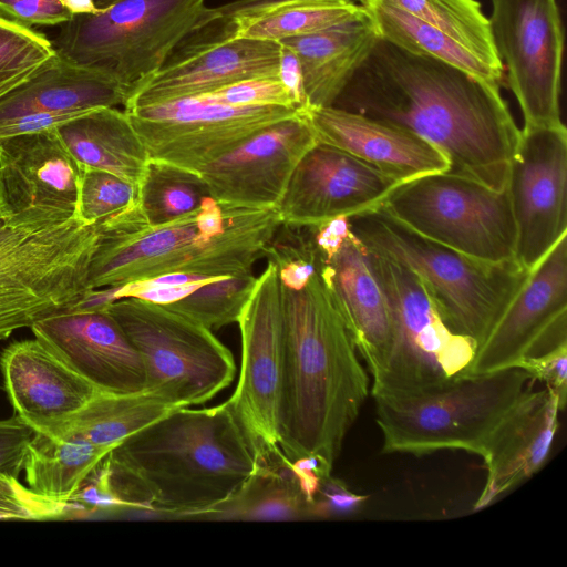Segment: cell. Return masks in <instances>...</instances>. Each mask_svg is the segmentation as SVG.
<instances>
[{
  "label": "cell",
  "mask_w": 567,
  "mask_h": 567,
  "mask_svg": "<svg viewBox=\"0 0 567 567\" xmlns=\"http://www.w3.org/2000/svg\"><path fill=\"white\" fill-rule=\"evenodd\" d=\"M104 463L126 509L198 519L233 497L260 461L226 401L174 409L114 446Z\"/></svg>",
  "instance_id": "obj_2"
},
{
  "label": "cell",
  "mask_w": 567,
  "mask_h": 567,
  "mask_svg": "<svg viewBox=\"0 0 567 567\" xmlns=\"http://www.w3.org/2000/svg\"><path fill=\"white\" fill-rule=\"evenodd\" d=\"M317 142L301 111L258 131L199 174L223 206L276 208L296 165Z\"/></svg>",
  "instance_id": "obj_18"
},
{
  "label": "cell",
  "mask_w": 567,
  "mask_h": 567,
  "mask_svg": "<svg viewBox=\"0 0 567 567\" xmlns=\"http://www.w3.org/2000/svg\"><path fill=\"white\" fill-rule=\"evenodd\" d=\"M138 204V186L112 173L84 167L81 175L78 217L100 223Z\"/></svg>",
  "instance_id": "obj_39"
},
{
  "label": "cell",
  "mask_w": 567,
  "mask_h": 567,
  "mask_svg": "<svg viewBox=\"0 0 567 567\" xmlns=\"http://www.w3.org/2000/svg\"><path fill=\"white\" fill-rule=\"evenodd\" d=\"M359 4H383L402 10L461 43L503 75L489 19L476 0H360Z\"/></svg>",
  "instance_id": "obj_33"
},
{
  "label": "cell",
  "mask_w": 567,
  "mask_h": 567,
  "mask_svg": "<svg viewBox=\"0 0 567 567\" xmlns=\"http://www.w3.org/2000/svg\"><path fill=\"white\" fill-rule=\"evenodd\" d=\"M280 224L276 208L223 206L207 197L195 210L152 226L137 204L99 223L87 290L169 274H245L266 256Z\"/></svg>",
  "instance_id": "obj_4"
},
{
  "label": "cell",
  "mask_w": 567,
  "mask_h": 567,
  "mask_svg": "<svg viewBox=\"0 0 567 567\" xmlns=\"http://www.w3.org/2000/svg\"><path fill=\"white\" fill-rule=\"evenodd\" d=\"M319 269L299 289L280 285L284 379L279 449L287 463L318 455L333 467L368 399L370 381Z\"/></svg>",
  "instance_id": "obj_3"
},
{
  "label": "cell",
  "mask_w": 567,
  "mask_h": 567,
  "mask_svg": "<svg viewBox=\"0 0 567 567\" xmlns=\"http://www.w3.org/2000/svg\"><path fill=\"white\" fill-rule=\"evenodd\" d=\"M55 53L44 34L0 16V99L29 79Z\"/></svg>",
  "instance_id": "obj_38"
},
{
  "label": "cell",
  "mask_w": 567,
  "mask_h": 567,
  "mask_svg": "<svg viewBox=\"0 0 567 567\" xmlns=\"http://www.w3.org/2000/svg\"><path fill=\"white\" fill-rule=\"evenodd\" d=\"M198 96L231 106L277 105L301 110L280 78L241 81Z\"/></svg>",
  "instance_id": "obj_42"
},
{
  "label": "cell",
  "mask_w": 567,
  "mask_h": 567,
  "mask_svg": "<svg viewBox=\"0 0 567 567\" xmlns=\"http://www.w3.org/2000/svg\"><path fill=\"white\" fill-rule=\"evenodd\" d=\"M82 171L55 127L0 138V215L31 229L78 217Z\"/></svg>",
  "instance_id": "obj_16"
},
{
  "label": "cell",
  "mask_w": 567,
  "mask_h": 567,
  "mask_svg": "<svg viewBox=\"0 0 567 567\" xmlns=\"http://www.w3.org/2000/svg\"><path fill=\"white\" fill-rule=\"evenodd\" d=\"M368 251L391 317L385 364L370 390L373 399L417 394L463 373L474 358L475 342L450 328L415 274L378 252Z\"/></svg>",
  "instance_id": "obj_8"
},
{
  "label": "cell",
  "mask_w": 567,
  "mask_h": 567,
  "mask_svg": "<svg viewBox=\"0 0 567 567\" xmlns=\"http://www.w3.org/2000/svg\"><path fill=\"white\" fill-rule=\"evenodd\" d=\"M55 131L82 166L112 173L137 186L141 183L150 157L124 110L93 109Z\"/></svg>",
  "instance_id": "obj_28"
},
{
  "label": "cell",
  "mask_w": 567,
  "mask_h": 567,
  "mask_svg": "<svg viewBox=\"0 0 567 567\" xmlns=\"http://www.w3.org/2000/svg\"><path fill=\"white\" fill-rule=\"evenodd\" d=\"M281 56V43L249 38L175 51L132 92L124 110L194 97L241 81L280 78Z\"/></svg>",
  "instance_id": "obj_20"
},
{
  "label": "cell",
  "mask_w": 567,
  "mask_h": 567,
  "mask_svg": "<svg viewBox=\"0 0 567 567\" xmlns=\"http://www.w3.org/2000/svg\"><path fill=\"white\" fill-rule=\"evenodd\" d=\"M120 0H92L97 10L105 9Z\"/></svg>",
  "instance_id": "obj_49"
},
{
  "label": "cell",
  "mask_w": 567,
  "mask_h": 567,
  "mask_svg": "<svg viewBox=\"0 0 567 567\" xmlns=\"http://www.w3.org/2000/svg\"><path fill=\"white\" fill-rule=\"evenodd\" d=\"M280 80L292 94L301 110H303L305 103L299 62L293 52L284 45L280 64Z\"/></svg>",
  "instance_id": "obj_48"
},
{
  "label": "cell",
  "mask_w": 567,
  "mask_h": 567,
  "mask_svg": "<svg viewBox=\"0 0 567 567\" xmlns=\"http://www.w3.org/2000/svg\"><path fill=\"white\" fill-rule=\"evenodd\" d=\"M212 197L198 172L150 158L138 184V206L148 225L169 223Z\"/></svg>",
  "instance_id": "obj_35"
},
{
  "label": "cell",
  "mask_w": 567,
  "mask_h": 567,
  "mask_svg": "<svg viewBox=\"0 0 567 567\" xmlns=\"http://www.w3.org/2000/svg\"><path fill=\"white\" fill-rule=\"evenodd\" d=\"M287 465L310 503L313 502L322 481L330 476L332 471V466L318 455H303Z\"/></svg>",
  "instance_id": "obj_47"
},
{
  "label": "cell",
  "mask_w": 567,
  "mask_h": 567,
  "mask_svg": "<svg viewBox=\"0 0 567 567\" xmlns=\"http://www.w3.org/2000/svg\"><path fill=\"white\" fill-rule=\"evenodd\" d=\"M364 13L361 4L342 0L299 2L234 27L223 41L249 38L280 42L330 28Z\"/></svg>",
  "instance_id": "obj_36"
},
{
  "label": "cell",
  "mask_w": 567,
  "mask_h": 567,
  "mask_svg": "<svg viewBox=\"0 0 567 567\" xmlns=\"http://www.w3.org/2000/svg\"><path fill=\"white\" fill-rule=\"evenodd\" d=\"M332 106L412 132L446 172L506 188L520 128L497 82L379 38Z\"/></svg>",
  "instance_id": "obj_1"
},
{
  "label": "cell",
  "mask_w": 567,
  "mask_h": 567,
  "mask_svg": "<svg viewBox=\"0 0 567 567\" xmlns=\"http://www.w3.org/2000/svg\"><path fill=\"white\" fill-rule=\"evenodd\" d=\"M379 38L365 11L330 28L280 41L299 62L305 109L332 106Z\"/></svg>",
  "instance_id": "obj_25"
},
{
  "label": "cell",
  "mask_w": 567,
  "mask_h": 567,
  "mask_svg": "<svg viewBox=\"0 0 567 567\" xmlns=\"http://www.w3.org/2000/svg\"><path fill=\"white\" fill-rule=\"evenodd\" d=\"M352 231V230H351ZM320 274L372 379L384 368L391 317L384 290L371 266L368 248L351 233Z\"/></svg>",
  "instance_id": "obj_24"
},
{
  "label": "cell",
  "mask_w": 567,
  "mask_h": 567,
  "mask_svg": "<svg viewBox=\"0 0 567 567\" xmlns=\"http://www.w3.org/2000/svg\"><path fill=\"white\" fill-rule=\"evenodd\" d=\"M0 363L16 415L34 433L58 437L99 391L35 337L10 344Z\"/></svg>",
  "instance_id": "obj_21"
},
{
  "label": "cell",
  "mask_w": 567,
  "mask_h": 567,
  "mask_svg": "<svg viewBox=\"0 0 567 567\" xmlns=\"http://www.w3.org/2000/svg\"><path fill=\"white\" fill-rule=\"evenodd\" d=\"M105 309L138 351L144 390L172 408L209 401L235 375L231 352L203 324L163 305L123 298Z\"/></svg>",
  "instance_id": "obj_9"
},
{
  "label": "cell",
  "mask_w": 567,
  "mask_h": 567,
  "mask_svg": "<svg viewBox=\"0 0 567 567\" xmlns=\"http://www.w3.org/2000/svg\"><path fill=\"white\" fill-rule=\"evenodd\" d=\"M96 11L92 0H0V16L28 28L63 24Z\"/></svg>",
  "instance_id": "obj_40"
},
{
  "label": "cell",
  "mask_w": 567,
  "mask_h": 567,
  "mask_svg": "<svg viewBox=\"0 0 567 567\" xmlns=\"http://www.w3.org/2000/svg\"><path fill=\"white\" fill-rule=\"evenodd\" d=\"M31 329L35 338L99 391L144 390L142 358L105 309L71 306L39 320Z\"/></svg>",
  "instance_id": "obj_19"
},
{
  "label": "cell",
  "mask_w": 567,
  "mask_h": 567,
  "mask_svg": "<svg viewBox=\"0 0 567 567\" xmlns=\"http://www.w3.org/2000/svg\"><path fill=\"white\" fill-rule=\"evenodd\" d=\"M492 38L524 126L560 117L564 31L556 0H492Z\"/></svg>",
  "instance_id": "obj_12"
},
{
  "label": "cell",
  "mask_w": 567,
  "mask_h": 567,
  "mask_svg": "<svg viewBox=\"0 0 567 567\" xmlns=\"http://www.w3.org/2000/svg\"><path fill=\"white\" fill-rule=\"evenodd\" d=\"M311 0H231L217 8L218 14L231 23H245L260 18L269 12L289 7L295 3ZM351 3H360V0H342Z\"/></svg>",
  "instance_id": "obj_46"
},
{
  "label": "cell",
  "mask_w": 567,
  "mask_h": 567,
  "mask_svg": "<svg viewBox=\"0 0 567 567\" xmlns=\"http://www.w3.org/2000/svg\"><path fill=\"white\" fill-rule=\"evenodd\" d=\"M349 223L368 249L415 274L450 328L476 348L530 272L516 260L488 262L431 240L380 206L350 216Z\"/></svg>",
  "instance_id": "obj_5"
},
{
  "label": "cell",
  "mask_w": 567,
  "mask_h": 567,
  "mask_svg": "<svg viewBox=\"0 0 567 567\" xmlns=\"http://www.w3.org/2000/svg\"><path fill=\"white\" fill-rule=\"evenodd\" d=\"M417 234L488 262L515 260L507 189L440 172L398 185L380 205Z\"/></svg>",
  "instance_id": "obj_10"
},
{
  "label": "cell",
  "mask_w": 567,
  "mask_h": 567,
  "mask_svg": "<svg viewBox=\"0 0 567 567\" xmlns=\"http://www.w3.org/2000/svg\"><path fill=\"white\" fill-rule=\"evenodd\" d=\"M124 111L150 158L198 173L264 127L301 112L277 105L231 106L199 96Z\"/></svg>",
  "instance_id": "obj_13"
},
{
  "label": "cell",
  "mask_w": 567,
  "mask_h": 567,
  "mask_svg": "<svg viewBox=\"0 0 567 567\" xmlns=\"http://www.w3.org/2000/svg\"><path fill=\"white\" fill-rule=\"evenodd\" d=\"M112 449L34 433L23 464L28 486L45 498L71 506L80 487Z\"/></svg>",
  "instance_id": "obj_29"
},
{
  "label": "cell",
  "mask_w": 567,
  "mask_h": 567,
  "mask_svg": "<svg viewBox=\"0 0 567 567\" xmlns=\"http://www.w3.org/2000/svg\"><path fill=\"white\" fill-rule=\"evenodd\" d=\"M368 495L352 492L344 482L331 475L326 477L312 502L313 519L341 518L357 514Z\"/></svg>",
  "instance_id": "obj_43"
},
{
  "label": "cell",
  "mask_w": 567,
  "mask_h": 567,
  "mask_svg": "<svg viewBox=\"0 0 567 567\" xmlns=\"http://www.w3.org/2000/svg\"><path fill=\"white\" fill-rule=\"evenodd\" d=\"M362 7L380 38L412 53L443 61L475 76L501 83L503 75L480 56L409 13L383 4Z\"/></svg>",
  "instance_id": "obj_32"
},
{
  "label": "cell",
  "mask_w": 567,
  "mask_h": 567,
  "mask_svg": "<svg viewBox=\"0 0 567 567\" xmlns=\"http://www.w3.org/2000/svg\"><path fill=\"white\" fill-rule=\"evenodd\" d=\"M97 245V244H96ZM96 246L54 261L0 274V339L73 306L87 290Z\"/></svg>",
  "instance_id": "obj_26"
},
{
  "label": "cell",
  "mask_w": 567,
  "mask_h": 567,
  "mask_svg": "<svg viewBox=\"0 0 567 567\" xmlns=\"http://www.w3.org/2000/svg\"><path fill=\"white\" fill-rule=\"evenodd\" d=\"M516 368L526 370L534 381L545 383L558 398L563 409L567 399V344L545 354L527 358Z\"/></svg>",
  "instance_id": "obj_44"
},
{
  "label": "cell",
  "mask_w": 567,
  "mask_h": 567,
  "mask_svg": "<svg viewBox=\"0 0 567 567\" xmlns=\"http://www.w3.org/2000/svg\"><path fill=\"white\" fill-rule=\"evenodd\" d=\"M71 509L23 486L17 476L0 472V519L58 518Z\"/></svg>",
  "instance_id": "obj_41"
},
{
  "label": "cell",
  "mask_w": 567,
  "mask_h": 567,
  "mask_svg": "<svg viewBox=\"0 0 567 567\" xmlns=\"http://www.w3.org/2000/svg\"><path fill=\"white\" fill-rule=\"evenodd\" d=\"M33 435L34 431L17 415L0 420V472L18 477Z\"/></svg>",
  "instance_id": "obj_45"
},
{
  "label": "cell",
  "mask_w": 567,
  "mask_h": 567,
  "mask_svg": "<svg viewBox=\"0 0 567 567\" xmlns=\"http://www.w3.org/2000/svg\"><path fill=\"white\" fill-rule=\"evenodd\" d=\"M400 184L364 161L318 141L296 165L276 209L282 224L318 225L379 207Z\"/></svg>",
  "instance_id": "obj_17"
},
{
  "label": "cell",
  "mask_w": 567,
  "mask_h": 567,
  "mask_svg": "<svg viewBox=\"0 0 567 567\" xmlns=\"http://www.w3.org/2000/svg\"><path fill=\"white\" fill-rule=\"evenodd\" d=\"M126 92L107 76L55 53L0 99V122L34 113H85L125 105Z\"/></svg>",
  "instance_id": "obj_27"
},
{
  "label": "cell",
  "mask_w": 567,
  "mask_h": 567,
  "mask_svg": "<svg viewBox=\"0 0 567 567\" xmlns=\"http://www.w3.org/2000/svg\"><path fill=\"white\" fill-rule=\"evenodd\" d=\"M567 344V234L530 270L460 375L516 368Z\"/></svg>",
  "instance_id": "obj_14"
},
{
  "label": "cell",
  "mask_w": 567,
  "mask_h": 567,
  "mask_svg": "<svg viewBox=\"0 0 567 567\" xmlns=\"http://www.w3.org/2000/svg\"><path fill=\"white\" fill-rule=\"evenodd\" d=\"M567 130L523 126L506 189L516 227L515 260L530 271L567 234Z\"/></svg>",
  "instance_id": "obj_15"
},
{
  "label": "cell",
  "mask_w": 567,
  "mask_h": 567,
  "mask_svg": "<svg viewBox=\"0 0 567 567\" xmlns=\"http://www.w3.org/2000/svg\"><path fill=\"white\" fill-rule=\"evenodd\" d=\"M256 281L252 270L223 277L163 306L210 330L218 329L238 321Z\"/></svg>",
  "instance_id": "obj_37"
},
{
  "label": "cell",
  "mask_w": 567,
  "mask_h": 567,
  "mask_svg": "<svg viewBox=\"0 0 567 567\" xmlns=\"http://www.w3.org/2000/svg\"><path fill=\"white\" fill-rule=\"evenodd\" d=\"M319 142L338 147L400 183L449 171L432 144L401 127L334 106L302 110Z\"/></svg>",
  "instance_id": "obj_23"
},
{
  "label": "cell",
  "mask_w": 567,
  "mask_h": 567,
  "mask_svg": "<svg viewBox=\"0 0 567 567\" xmlns=\"http://www.w3.org/2000/svg\"><path fill=\"white\" fill-rule=\"evenodd\" d=\"M198 519L306 520L313 513L287 463L260 462L233 497Z\"/></svg>",
  "instance_id": "obj_30"
},
{
  "label": "cell",
  "mask_w": 567,
  "mask_h": 567,
  "mask_svg": "<svg viewBox=\"0 0 567 567\" xmlns=\"http://www.w3.org/2000/svg\"><path fill=\"white\" fill-rule=\"evenodd\" d=\"M563 410L550 389L534 391L530 385L525 391L486 445L482 458L487 475L474 512L489 506L543 468Z\"/></svg>",
  "instance_id": "obj_22"
},
{
  "label": "cell",
  "mask_w": 567,
  "mask_h": 567,
  "mask_svg": "<svg viewBox=\"0 0 567 567\" xmlns=\"http://www.w3.org/2000/svg\"><path fill=\"white\" fill-rule=\"evenodd\" d=\"M206 8L205 0H120L75 14L51 42L61 58L107 76L128 99L165 64Z\"/></svg>",
  "instance_id": "obj_7"
},
{
  "label": "cell",
  "mask_w": 567,
  "mask_h": 567,
  "mask_svg": "<svg viewBox=\"0 0 567 567\" xmlns=\"http://www.w3.org/2000/svg\"><path fill=\"white\" fill-rule=\"evenodd\" d=\"M174 409L145 390L135 393L97 391L56 439H78L114 447Z\"/></svg>",
  "instance_id": "obj_31"
},
{
  "label": "cell",
  "mask_w": 567,
  "mask_h": 567,
  "mask_svg": "<svg viewBox=\"0 0 567 567\" xmlns=\"http://www.w3.org/2000/svg\"><path fill=\"white\" fill-rule=\"evenodd\" d=\"M238 383L227 401L264 463H285L279 449L284 379V315L277 269L267 264L237 321Z\"/></svg>",
  "instance_id": "obj_11"
},
{
  "label": "cell",
  "mask_w": 567,
  "mask_h": 567,
  "mask_svg": "<svg viewBox=\"0 0 567 567\" xmlns=\"http://www.w3.org/2000/svg\"><path fill=\"white\" fill-rule=\"evenodd\" d=\"M99 223L79 217L41 229L14 227L0 215V274L16 268L54 261L93 248Z\"/></svg>",
  "instance_id": "obj_34"
},
{
  "label": "cell",
  "mask_w": 567,
  "mask_h": 567,
  "mask_svg": "<svg viewBox=\"0 0 567 567\" xmlns=\"http://www.w3.org/2000/svg\"><path fill=\"white\" fill-rule=\"evenodd\" d=\"M534 379L522 368L457 375L445 384L401 398H375L382 453L427 455L462 450L483 456L497 427Z\"/></svg>",
  "instance_id": "obj_6"
}]
</instances>
